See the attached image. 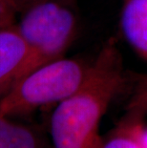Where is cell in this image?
<instances>
[{"instance_id":"cell-6","label":"cell","mask_w":147,"mask_h":148,"mask_svg":"<svg viewBox=\"0 0 147 148\" xmlns=\"http://www.w3.org/2000/svg\"><path fill=\"white\" fill-rule=\"evenodd\" d=\"M120 27L129 45L147 60V0H122Z\"/></svg>"},{"instance_id":"cell-1","label":"cell","mask_w":147,"mask_h":148,"mask_svg":"<svg viewBox=\"0 0 147 148\" xmlns=\"http://www.w3.org/2000/svg\"><path fill=\"white\" fill-rule=\"evenodd\" d=\"M123 82L120 52L108 42L93 60L82 86L55 105L50 119L51 148L101 147V119Z\"/></svg>"},{"instance_id":"cell-3","label":"cell","mask_w":147,"mask_h":148,"mask_svg":"<svg viewBox=\"0 0 147 148\" xmlns=\"http://www.w3.org/2000/svg\"><path fill=\"white\" fill-rule=\"evenodd\" d=\"M16 28L29 48L20 80L34 69L63 58L76 36L77 20L62 0H44L23 12Z\"/></svg>"},{"instance_id":"cell-9","label":"cell","mask_w":147,"mask_h":148,"mask_svg":"<svg viewBox=\"0 0 147 148\" xmlns=\"http://www.w3.org/2000/svg\"><path fill=\"white\" fill-rule=\"evenodd\" d=\"M11 1L14 4V8L16 9L18 14H22L27 9L31 8L37 3L44 1V0H11Z\"/></svg>"},{"instance_id":"cell-2","label":"cell","mask_w":147,"mask_h":148,"mask_svg":"<svg viewBox=\"0 0 147 148\" xmlns=\"http://www.w3.org/2000/svg\"><path fill=\"white\" fill-rule=\"evenodd\" d=\"M91 65L81 59L61 58L34 69L0 99V115L14 119L58 104L82 86Z\"/></svg>"},{"instance_id":"cell-7","label":"cell","mask_w":147,"mask_h":148,"mask_svg":"<svg viewBox=\"0 0 147 148\" xmlns=\"http://www.w3.org/2000/svg\"><path fill=\"white\" fill-rule=\"evenodd\" d=\"M0 148H51L38 129L0 115Z\"/></svg>"},{"instance_id":"cell-8","label":"cell","mask_w":147,"mask_h":148,"mask_svg":"<svg viewBox=\"0 0 147 148\" xmlns=\"http://www.w3.org/2000/svg\"><path fill=\"white\" fill-rule=\"evenodd\" d=\"M18 14L11 0H0V29L16 24L15 16Z\"/></svg>"},{"instance_id":"cell-10","label":"cell","mask_w":147,"mask_h":148,"mask_svg":"<svg viewBox=\"0 0 147 148\" xmlns=\"http://www.w3.org/2000/svg\"><path fill=\"white\" fill-rule=\"evenodd\" d=\"M140 148H147V127L143 126L140 132Z\"/></svg>"},{"instance_id":"cell-4","label":"cell","mask_w":147,"mask_h":148,"mask_svg":"<svg viewBox=\"0 0 147 148\" xmlns=\"http://www.w3.org/2000/svg\"><path fill=\"white\" fill-rule=\"evenodd\" d=\"M29 58V48L16 24L0 29V99L21 77Z\"/></svg>"},{"instance_id":"cell-5","label":"cell","mask_w":147,"mask_h":148,"mask_svg":"<svg viewBox=\"0 0 147 148\" xmlns=\"http://www.w3.org/2000/svg\"><path fill=\"white\" fill-rule=\"evenodd\" d=\"M147 110V95L139 97L120 122L102 138L99 148H140L142 116Z\"/></svg>"}]
</instances>
